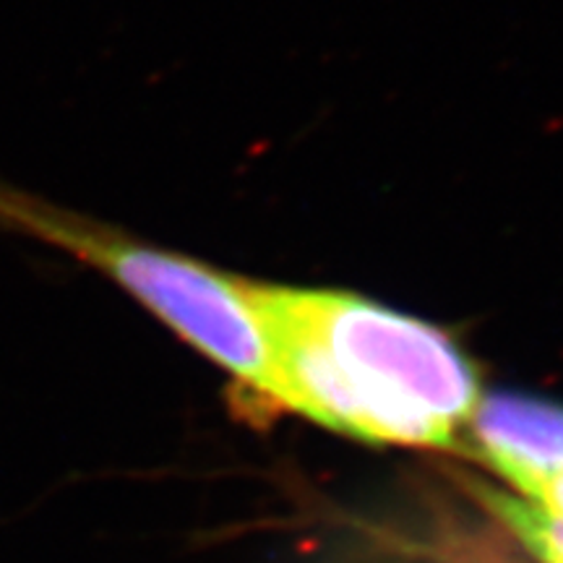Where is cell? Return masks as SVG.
<instances>
[{"label":"cell","instance_id":"1","mask_svg":"<svg viewBox=\"0 0 563 563\" xmlns=\"http://www.w3.org/2000/svg\"><path fill=\"white\" fill-rule=\"evenodd\" d=\"M277 371V402L373 443L452 449L481 386L431 323L352 292L253 285Z\"/></svg>","mask_w":563,"mask_h":563},{"label":"cell","instance_id":"2","mask_svg":"<svg viewBox=\"0 0 563 563\" xmlns=\"http://www.w3.org/2000/svg\"><path fill=\"white\" fill-rule=\"evenodd\" d=\"M0 230L37 238L108 274L201 355L277 402L274 352L251 282L133 241L5 180H0Z\"/></svg>","mask_w":563,"mask_h":563},{"label":"cell","instance_id":"3","mask_svg":"<svg viewBox=\"0 0 563 563\" xmlns=\"http://www.w3.org/2000/svg\"><path fill=\"white\" fill-rule=\"evenodd\" d=\"M467 428L477 456L517 496L532 501L563 481V405L527 394H481Z\"/></svg>","mask_w":563,"mask_h":563},{"label":"cell","instance_id":"4","mask_svg":"<svg viewBox=\"0 0 563 563\" xmlns=\"http://www.w3.org/2000/svg\"><path fill=\"white\" fill-rule=\"evenodd\" d=\"M493 517L504 522L540 563H563V517L543 509L530 498L496 488H475Z\"/></svg>","mask_w":563,"mask_h":563},{"label":"cell","instance_id":"5","mask_svg":"<svg viewBox=\"0 0 563 563\" xmlns=\"http://www.w3.org/2000/svg\"><path fill=\"white\" fill-rule=\"evenodd\" d=\"M532 501L540 504L551 514H559V517H563V481L548 485V488L540 493L538 498H532Z\"/></svg>","mask_w":563,"mask_h":563}]
</instances>
